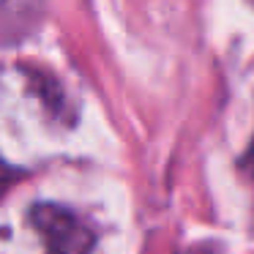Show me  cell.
I'll return each mask as SVG.
<instances>
[{"label":"cell","instance_id":"3","mask_svg":"<svg viewBox=\"0 0 254 254\" xmlns=\"http://www.w3.org/2000/svg\"><path fill=\"white\" fill-rule=\"evenodd\" d=\"M243 167L249 170V175L254 178V139H252V145H249V150H246V159H243Z\"/></svg>","mask_w":254,"mask_h":254},{"label":"cell","instance_id":"1","mask_svg":"<svg viewBox=\"0 0 254 254\" xmlns=\"http://www.w3.org/2000/svg\"><path fill=\"white\" fill-rule=\"evenodd\" d=\"M30 221L44 235L50 254H88L93 246V232L61 205H36Z\"/></svg>","mask_w":254,"mask_h":254},{"label":"cell","instance_id":"2","mask_svg":"<svg viewBox=\"0 0 254 254\" xmlns=\"http://www.w3.org/2000/svg\"><path fill=\"white\" fill-rule=\"evenodd\" d=\"M19 178H22V172L14 170L11 164H6V161L0 159V197H3V194H6L8 189L14 186V183H17Z\"/></svg>","mask_w":254,"mask_h":254}]
</instances>
